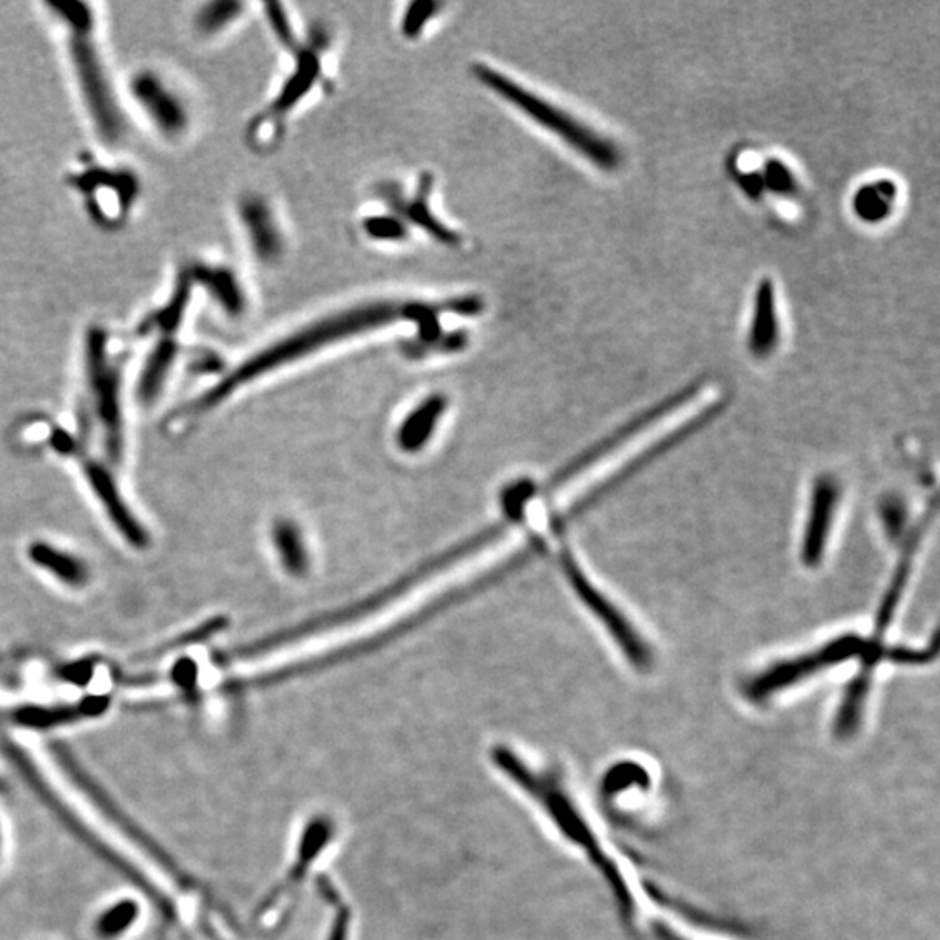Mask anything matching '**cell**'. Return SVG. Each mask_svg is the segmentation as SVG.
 <instances>
[{
    "mask_svg": "<svg viewBox=\"0 0 940 940\" xmlns=\"http://www.w3.org/2000/svg\"><path fill=\"white\" fill-rule=\"evenodd\" d=\"M194 287H203L216 307L228 317H241L246 311L247 298L243 283L232 268L213 262H192L187 267Z\"/></svg>",
    "mask_w": 940,
    "mask_h": 940,
    "instance_id": "13",
    "label": "cell"
},
{
    "mask_svg": "<svg viewBox=\"0 0 940 940\" xmlns=\"http://www.w3.org/2000/svg\"><path fill=\"white\" fill-rule=\"evenodd\" d=\"M460 303H462V315H472L478 314L481 311V303H479L478 298H459ZM438 331L439 326L429 327V330L420 331V339H422L423 345L425 343H435L438 340Z\"/></svg>",
    "mask_w": 940,
    "mask_h": 940,
    "instance_id": "29",
    "label": "cell"
},
{
    "mask_svg": "<svg viewBox=\"0 0 940 940\" xmlns=\"http://www.w3.org/2000/svg\"><path fill=\"white\" fill-rule=\"evenodd\" d=\"M472 74L479 82H482V86H487L488 89L503 98L507 104L518 108L519 112L525 114L533 123L540 124L547 131L558 136L559 140L570 145L589 163L596 164L598 168L608 169V172L617 168V148L614 147L611 141L603 138L599 133L587 128V124L580 123L562 108L544 100L542 96L535 95L530 89L518 85L515 79L503 76L502 72L488 67V65L476 63L472 67Z\"/></svg>",
    "mask_w": 940,
    "mask_h": 940,
    "instance_id": "5",
    "label": "cell"
},
{
    "mask_svg": "<svg viewBox=\"0 0 940 940\" xmlns=\"http://www.w3.org/2000/svg\"><path fill=\"white\" fill-rule=\"evenodd\" d=\"M112 333L100 324H92L85 333V371L89 392L95 399L114 450L120 448V366L114 358Z\"/></svg>",
    "mask_w": 940,
    "mask_h": 940,
    "instance_id": "9",
    "label": "cell"
},
{
    "mask_svg": "<svg viewBox=\"0 0 940 940\" xmlns=\"http://www.w3.org/2000/svg\"><path fill=\"white\" fill-rule=\"evenodd\" d=\"M85 474L95 491L96 499L100 500L101 506L107 510L108 519L114 522L117 531L136 549H145L148 546V533L126 506V500L117 490L112 474L96 462L86 463Z\"/></svg>",
    "mask_w": 940,
    "mask_h": 940,
    "instance_id": "12",
    "label": "cell"
},
{
    "mask_svg": "<svg viewBox=\"0 0 940 940\" xmlns=\"http://www.w3.org/2000/svg\"><path fill=\"white\" fill-rule=\"evenodd\" d=\"M320 74L321 63L317 55L312 51L303 52L302 57L298 58V63H296L295 72L287 79L286 85L281 89L274 104L265 110L264 116L256 117V124H265L272 117L286 116L314 88Z\"/></svg>",
    "mask_w": 940,
    "mask_h": 940,
    "instance_id": "18",
    "label": "cell"
},
{
    "mask_svg": "<svg viewBox=\"0 0 940 940\" xmlns=\"http://www.w3.org/2000/svg\"><path fill=\"white\" fill-rule=\"evenodd\" d=\"M237 215L256 258L265 264L280 258L284 247L283 235L271 206L262 197L249 194L239 200Z\"/></svg>",
    "mask_w": 940,
    "mask_h": 940,
    "instance_id": "14",
    "label": "cell"
},
{
    "mask_svg": "<svg viewBox=\"0 0 940 940\" xmlns=\"http://www.w3.org/2000/svg\"><path fill=\"white\" fill-rule=\"evenodd\" d=\"M65 185L79 197L89 222L104 232L126 227L141 196V179L135 169L91 154L74 160Z\"/></svg>",
    "mask_w": 940,
    "mask_h": 940,
    "instance_id": "4",
    "label": "cell"
},
{
    "mask_svg": "<svg viewBox=\"0 0 940 940\" xmlns=\"http://www.w3.org/2000/svg\"><path fill=\"white\" fill-rule=\"evenodd\" d=\"M363 228L371 239L401 241L407 237V227L403 222L392 216H371L364 219Z\"/></svg>",
    "mask_w": 940,
    "mask_h": 940,
    "instance_id": "27",
    "label": "cell"
},
{
    "mask_svg": "<svg viewBox=\"0 0 940 940\" xmlns=\"http://www.w3.org/2000/svg\"><path fill=\"white\" fill-rule=\"evenodd\" d=\"M892 199L893 190L889 184L864 188L856 196V212L861 213L868 219L881 218V216L887 215V212H889Z\"/></svg>",
    "mask_w": 940,
    "mask_h": 940,
    "instance_id": "25",
    "label": "cell"
},
{
    "mask_svg": "<svg viewBox=\"0 0 940 940\" xmlns=\"http://www.w3.org/2000/svg\"><path fill=\"white\" fill-rule=\"evenodd\" d=\"M865 643L868 639L859 634H841L809 654L777 662L745 683L744 697L753 704H765L775 695L794 688L824 670L833 669L850 660H861L865 652Z\"/></svg>",
    "mask_w": 940,
    "mask_h": 940,
    "instance_id": "8",
    "label": "cell"
},
{
    "mask_svg": "<svg viewBox=\"0 0 940 940\" xmlns=\"http://www.w3.org/2000/svg\"><path fill=\"white\" fill-rule=\"evenodd\" d=\"M933 509H936V503H933L932 510L920 519L918 527L912 530V533L909 535L908 542L904 544L901 559H899V565H897L895 571H893L889 589L884 593L880 608H878L877 621H874V638L869 639L874 645H884V636H887V630H889L890 624H892L893 617H895L897 608L901 605L905 586H908L909 577H911L912 562H914L918 549H920L924 528L929 527V521L932 519Z\"/></svg>",
    "mask_w": 940,
    "mask_h": 940,
    "instance_id": "15",
    "label": "cell"
},
{
    "mask_svg": "<svg viewBox=\"0 0 940 940\" xmlns=\"http://www.w3.org/2000/svg\"><path fill=\"white\" fill-rule=\"evenodd\" d=\"M559 559H561L562 571H565L566 578L574 587L578 598L582 599L584 605L593 611L594 617L601 621L630 666L638 670L652 669L654 654L646 645L645 639L642 638V634L634 629L633 624L627 620L626 615L621 614L610 599L603 596L589 582V578L586 577L582 568L578 566L568 550H562Z\"/></svg>",
    "mask_w": 940,
    "mask_h": 940,
    "instance_id": "10",
    "label": "cell"
},
{
    "mask_svg": "<svg viewBox=\"0 0 940 940\" xmlns=\"http://www.w3.org/2000/svg\"><path fill=\"white\" fill-rule=\"evenodd\" d=\"M123 95L126 107L131 104L164 144L175 145L187 138L194 123L190 101L169 74L151 65L136 68L129 74Z\"/></svg>",
    "mask_w": 940,
    "mask_h": 940,
    "instance_id": "6",
    "label": "cell"
},
{
    "mask_svg": "<svg viewBox=\"0 0 940 940\" xmlns=\"http://www.w3.org/2000/svg\"><path fill=\"white\" fill-rule=\"evenodd\" d=\"M770 184L773 185L775 188H790L791 182L793 179L790 178V172L784 168V166H775V168H770Z\"/></svg>",
    "mask_w": 940,
    "mask_h": 940,
    "instance_id": "31",
    "label": "cell"
},
{
    "mask_svg": "<svg viewBox=\"0 0 940 940\" xmlns=\"http://www.w3.org/2000/svg\"><path fill=\"white\" fill-rule=\"evenodd\" d=\"M179 345L176 335H156L154 345L145 358L140 379L136 385V394L141 403L150 404L159 398L164 385L168 382L178 359Z\"/></svg>",
    "mask_w": 940,
    "mask_h": 940,
    "instance_id": "16",
    "label": "cell"
},
{
    "mask_svg": "<svg viewBox=\"0 0 940 940\" xmlns=\"http://www.w3.org/2000/svg\"><path fill=\"white\" fill-rule=\"evenodd\" d=\"M265 9H267V18L271 21L275 36L283 40V45L292 46L295 42V36H293L292 25L287 21L283 6L268 4Z\"/></svg>",
    "mask_w": 940,
    "mask_h": 940,
    "instance_id": "28",
    "label": "cell"
},
{
    "mask_svg": "<svg viewBox=\"0 0 940 940\" xmlns=\"http://www.w3.org/2000/svg\"><path fill=\"white\" fill-rule=\"evenodd\" d=\"M448 401L444 395L434 394L427 398L413 413L404 420L399 429V448L408 453H417L425 447L427 441L434 434L435 425L442 413L447 411Z\"/></svg>",
    "mask_w": 940,
    "mask_h": 940,
    "instance_id": "19",
    "label": "cell"
},
{
    "mask_svg": "<svg viewBox=\"0 0 940 940\" xmlns=\"http://www.w3.org/2000/svg\"><path fill=\"white\" fill-rule=\"evenodd\" d=\"M884 522H887V528H889L890 533L899 535V531L902 530V525H904V509H902L901 503L892 502L887 503L883 509Z\"/></svg>",
    "mask_w": 940,
    "mask_h": 940,
    "instance_id": "30",
    "label": "cell"
},
{
    "mask_svg": "<svg viewBox=\"0 0 940 940\" xmlns=\"http://www.w3.org/2000/svg\"><path fill=\"white\" fill-rule=\"evenodd\" d=\"M29 558L33 565L60 580L68 587H85L89 580L88 566L76 556L46 542H33L29 547Z\"/></svg>",
    "mask_w": 940,
    "mask_h": 940,
    "instance_id": "20",
    "label": "cell"
},
{
    "mask_svg": "<svg viewBox=\"0 0 940 940\" xmlns=\"http://www.w3.org/2000/svg\"><path fill=\"white\" fill-rule=\"evenodd\" d=\"M779 317L777 296L772 281H762L754 296L753 324H751L750 349L756 358H766L777 347Z\"/></svg>",
    "mask_w": 940,
    "mask_h": 940,
    "instance_id": "17",
    "label": "cell"
},
{
    "mask_svg": "<svg viewBox=\"0 0 940 940\" xmlns=\"http://www.w3.org/2000/svg\"><path fill=\"white\" fill-rule=\"evenodd\" d=\"M52 444H55V448H58V450L60 451H68V448H70V442H68L67 434L55 435V439H52Z\"/></svg>",
    "mask_w": 940,
    "mask_h": 940,
    "instance_id": "32",
    "label": "cell"
},
{
    "mask_svg": "<svg viewBox=\"0 0 940 940\" xmlns=\"http://www.w3.org/2000/svg\"><path fill=\"white\" fill-rule=\"evenodd\" d=\"M431 178H423L422 184H420L419 192H417V197L407 204L408 218L413 219L414 225H419V227H422L423 231L429 232L434 239L441 241V243L444 244H457L459 243V235L451 232L450 228L444 227V225H442L441 222L432 215L431 206H429V194H431Z\"/></svg>",
    "mask_w": 940,
    "mask_h": 940,
    "instance_id": "24",
    "label": "cell"
},
{
    "mask_svg": "<svg viewBox=\"0 0 940 940\" xmlns=\"http://www.w3.org/2000/svg\"><path fill=\"white\" fill-rule=\"evenodd\" d=\"M274 542L284 568L295 577L309 570V555L302 533L292 521H277L274 527Z\"/></svg>",
    "mask_w": 940,
    "mask_h": 940,
    "instance_id": "22",
    "label": "cell"
},
{
    "mask_svg": "<svg viewBox=\"0 0 940 940\" xmlns=\"http://www.w3.org/2000/svg\"><path fill=\"white\" fill-rule=\"evenodd\" d=\"M336 838H339V825L335 819L326 813H315L305 821L296 836L295 850H293L286 873L283 880L275 884L274 893L268 895L262 909L260 920L264 929L272 932L287 921L309 877L314 874L317 862H321V859L330 852L331 846L335 845Z\"/></svg>",
    "mask_w": 940,
    "mask_h": 940,
    "instance_id": "7",
    "label": "cell"
},
{
    "mask_svg": "<svg viewBox=\"0 0 940 940\" xmlns=\"http://www.w3.org/2000/svg\"><path fill=\"white\" fill-rule=\"evenodd\" d=\"M422 302H375L366 303L361 307L349 309L330 315L317 323L309 324L303 330L296 331L293 335L275 342L271 347L256 352L252 358L246 359L243 364L232 370L225 379L209 389V391L194 399L184 410L179 411L182 417H194V414L206 413L224 403L239 386L247 385L253 380L260 379L268 371L277 370L284 364L293 363L296 359L305 358L312 352L351 339V336L364 333V331L379 330L398 323L399 320L414 321L419 323L422 314Z\"/></svg>",
    "mask_w": 940,
    "mask_h": 940,
    "instance_id": "3",
    "label": "cell"
},
{
    "mask_svg": "<svg viewBox=\"0 0 940 940\" xmlns=\"http://www.w3.org/2000/svg\"><path fill=\"white\" fill-rule=\"evenodd\" d=\"M320 892L326 905H330V924L324 940H351L352 909L347 899L327 878L320 881Z\"/></svg>",
    "mask_w": 940,
    "mask_h": 940,
    "instance_id": "23",
    "label": "cell"
},
{
    "mask_svg": "<svg viewBox=\"0 0 940 940\" xmlns=\"http://www.w3.org/2000/svg\"><path fill=\"white\" fill-rule=\"evenodd\" d=\"M438 9L439 4H435V2H425V0L408 6L407 12H404L403 23H401V30H403L404 36L408 39L419 37L423 32V29H425V25L434 18Z\"/></svg>",
    "mask_w": 940,
    "mask_h": 940,
    "instance_id": "26",
    "label": "cell"
},
{
    "mask_svg": "<svg viewBox=\"0 0 940 940\" xmlns=\"http://www.w3.org/2000/svg\"><path fill=\"white\" fill-rule=\"evenodd\" d=\"M42 6L60 37L68 77L92 135L105 148L120 147L129 133L128 107L108 63L96 6L74 0Z\"/></svg>",
    "mask_w": 940,
    "mask_h": 940,
    "instance_id": "2",
    "label": "cell"
},
{
    "mask_svg": "<svg viewBox=\"0 0 940 940\" xmlns=\"http://www.w3.org/2000/svg\"><path fill=\"white\" fill-rule=\"evenodd\" d=\"M840 500V484L831 476H821L813 484L810 497L809 519H806L803 546H801V561L809 568H815L824 559L829 533L833 528Z\"/></svg>",
    "mask_w": 940,
    "mask_h": 940,
    "instance_id": "11",
    "label": "cell"
},
{
    "mask_svg": "<svg viewBox=\"0 0 940 940\" xmlns=\"http://www.w3.org/2000/svg\"><path fill=\"white\" fill-rule=\"evenodd\" d=\"M490 760L493 768L537 806L556 833L601 874L627 927L638 930L649 912H654L657 927L666 932L667 939L677 936L688 921L689 911L670 901L649 881H643L642 874L630 868V861L617 853V845L599 831L561 766L533 762L503 744L491 747Z\"/></svg>",
    "mask_w": 940,
    "mask_h": 940,
    "instance_id": "1",
    "label": "cell"
},
{
    "mask_svg": "<svg viewBox=\"0 0 940 940\" xmlns=\"http://www.w3.org/2000/svg\"><path fill=\"white\" fill-rule=\"evenodd\" d=\"M244 6L231 0H215L197 8L194 14V32L199 37H216L239 20Z\"/></svg>",
    "mask_w": 940,
    "mask_h": 940,
    "instance_id": "21",
    "label": "cell"
}]
</instances>
